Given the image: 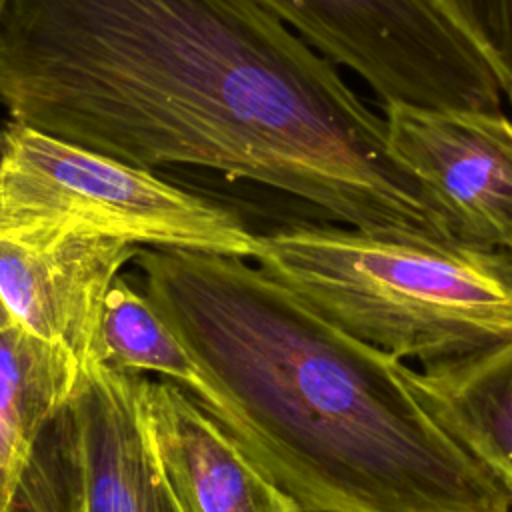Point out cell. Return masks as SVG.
<instances>
[{"label": "cell", "instance_id": "1", "mask_svg": "<svg viewBox=\"0 0 512 512\" xmlns=\"http://www.w3.org/2000/svg\"><path fill=\"white\" fill-rule=\"evenodd\" d=\"M10 120L140 168L192 166L338 224L456 240L338 66L256 0H10Z\"/></svg>", "mask_w": 512, "mask_h": 512}, {"label": "cell", "instance_id": "2", "mask_svg": "<svg viewBox=\"0 0 512 512\" xmlns=\"http://www.w3.org/2000/svg\"><path fill=\"white\" fill-rule=\"evenodd\" d=\"M142 288L226 396L244 452L300 512H512L416 398L404 360L248 258L142 246Z\"/></svg>", "mask_w": 512, "mask_h": 512}, {"label": "cell", "instance_id": "3", "mask_svg": "<svg viewBox=\"0 0 512 512\" xmlns=\"http://www.w3.org/2000/svg\"><path fill=\"white\" fill-rule=\"evenodd\" d=\"M252 260L326 320L418 366L512 334V254L344 224L256 234Z\"/></svg>", "mask_w": 512, "mask_h": 512}, {"label": "cell", "instance_id": "4", "mask_svg": "<svg viewBox=\"0 0 512 512\" xmlns=\"http://www.w3.org/2000/svg\"><path fill=\"white\" fill-rule=\"evenodd\" d=\"M0 232H80L252 260L236 212L16 120L0 126Z\"/></svg>", "mask_w": 512, "mask_h": 512}, {"label": "cell", "instance_id": "5", "mask_svg": "<svg viewBox=\"0 0 512 512\" xmlns=\"http://www.w3.org/2000/svg\"><path fill=\"white\" fill-rule=\"evenodd\" d=\"M386 104L502 110L500 86L434 0H256Z\"/></svg>", "mask_w": 512, "mask_h": 512}, {"label": "cell", "instance_id": "6", "mask_svg": "<svg viewBox=\"0 0 512 512\" xmlns=\"http://www.w3.org/2000/svg\"><path fill=\"white\" fill-rule=\"evenodd\" d=\"M388 148L450 234L512 254V118L386 104Z\"/></svg>", "mask_w": 512, "mask_h": 512}, {"label": "cell", "instance_id": "7", "mask_svg": "<svg viewBox=\"0 0 512 512\" xmlns=\"http://www.w3.org/2000/svg\"><path fill=\"white\" fill-rule=\"evenodd\" d=\"M142 246L80 232H0V306L82 370L98 360L102 310Z\"/></svg>", "mask_w": 512, "mask_h": 512}, {"label": "cell", "instance_id": "8", "mask_svg": "<svg viewBox=\"0 0 512 512\" xmlns=\"http://www.w3.org/2000/svg\"><path fill=\"white\" fill-rule=\"evenodd\" d=\"M146 444L174 512H300L178 384L138 374Z\"/></svg>", "mask_w": 512, "mask_h": 512}, {"label": "cell", "instance_id": "9", "mask_svg": "<svg viewBox=\"0 0 512 512\" xmlns=\"http://www.w3.org/2000/svg\"><path fill=\"white\" fill-rule=\"evenodd\" d=\"M84 512H174L158 480L138 412V374L100 360L68 400Z\"/></svg>", "mask_w": 512, "mask_h": 512}, {"label": "cell", "instance_id": "10", "mask_svg": "<svg viewBox=\"0 0 512 512\" xmlns=\"http://www.w3.org/2000/svg\"><path fill=\"white\" fill-rule=\"evenodd\" d=\"M416 398L512 498V334L470 354L404 364Z\"/></svg>", "mask_w": 512, "mask_h": 512}, {"label": "cell", "instance_id": "11", "mask_svg": "<svg viewBox=\"0 0 512 512\" xmlns=\"http://www.w3.org/2000/svg\"><path fill=\"white\" fill-rule=\"evenodd\" d=\"M82 372L66 352L10 318L0 326V512H8L40 434Z\"/></svg>", "mask_w": 512, "mask_h": 512}, {"label": "cell", "instance_id": "12", "mask_svg": "<svg viewBox=\"0 0 512 512\" xmlns=\"http://www.w3.org/2000/svg\"><path fill=\"white\" fill-rule=\"evenodd\" d=\"M98 360L126 372L156 374L186 390L244 450L242 424L226 396L184 346L144 292L120 276L108 290L98 336Z\"/></svg>", "mask_w": 512, "mask_h": 512}, {"label": "cell", "instance_id": "13", "mask_svg": "<svg viewBox=\"0 0 512 512\" xmlns=\"http://www.w3.org/2000/svg\"><path fill=\"white\" fill-rule=\"evenodd\" d=\"M8 512H84L80 462L68 402L40 434Z\"/></svg>", "mask_w": 512, "mask_h": 512}, {"label": "cell", "instance_id": "14", "mask_svg": "<svg viewBox=\"0 0 512 512\" xmlns=\"http://www.w3.org/2000/svg\"><path fill=\"white\" fill-rule=\"evenodd\" d=\"M492 70L512 108V0H434Z\"/></svg>", "mask_w": 512, "mask_h": 512}, {"label": "cell", "instance_id": "15", "mask_svg": "<svg viewBox=\"0 0 512 512\" xmlns=\"http://www.w3.org/2000/svg\"><path fill=\"white\" fill-rule=\"evenodd\" d=\"M8 4H10V0H0V24H2V20H4V14H6V10H8Z\"/></svg>", "mask_w": 512, "mask_h": 512}, {"label": "cell", "instance_id": "16", "mask_svg": "<svg viewBox=\"0 0 512 512\" xmlns=\"http://www.w3.org/2000/svg\"><path fill=\"white\" fill-rule=\"evenodd\" d=\"M6 320H8V316L4 314V310H2V306H0V326H2Z\"/></svg>", "mask_w": 512, "mask_h": 512}]
</instances>
